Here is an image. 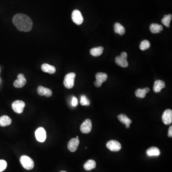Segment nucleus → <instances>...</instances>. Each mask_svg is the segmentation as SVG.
<instances>
[{
	"instance_id": "1",
	"label": "nucleus",
	"mask_w": 172,
	"mask_h": 172,
	"mask_svg": "<svg viewBox=\"0 0 172 172\" xmlns=\"http://www.w3.org/2000/svg\"><path fill=\"white\" fill-rule=\"evenodd\" d=\"M13 22L16 28L21 32H29L33 26L32 20L25 14H18L15 15Z\"/></svg>"
},
{
	"instance_id": "2",
	"label": "nucleus",
	"mask_w": 172,
	"mask_h": 172,
	"mask_svg": "<svg viewBox=\"0 0 172 172\" xmlns=\"http://www.w3.org/2000/svg\"><path fill=\"white\" fill-rule=\"evenodd\" d=\"M20 160L23 167L26 170H31L34 167V162L29 156L26 155L22 156Z\"/></svg>"
},
{
	"instance_id": "3",
	"label": "nucleus",
	"mask_w": 172,
	"mask_h": 172,
	"mask_svg": "<svg viewBox=\"0 0 172 172\" xmlns=\"http://www.w3.org/2000/svg\"><path fill=\"white\" fill-rule=\"evenodd\" d=\"M76 77V74L70 73L66 75L64 81V85L66 88L70 89L74 86V81Z\"/></svg>"
},
{
	"instance_id": "4",
	"label": "nucleus",
	"mask_w": 172,
	"mask_h": 172,
	"mask_svg": "<svg viewBox=\"0 0 172 172\" xmlns=\"http://www.w3.org/2000/svg\"><path fill=\"white\" fill-rule=\"evenodd\" d=\"M127 54L125 52H122L121 56H117L115 58V63L118 66L122 67V68H126L129 65L128 61H127Z\"/></svg>"
},
{
	"instance_id": "5",
	"label": "nucleus",
	"mask_w": 172,
	"mask_h": 172,
	"mask_svg": "<svg viewBox=\"0 0 172 172\" xmlns=\"http://www.w3.org/2000/svg\"><path fill=\"white\" fill-rule=\"evenodd\" d=\"M25 105V103L23 101L17 100L12 103V107L15 112L18 114H21L23 112Z\"/></svg>"
},
{
	"instance_id": "6",
	"label": "nucleus",
	"mask_w": 172,
	"mask_h": 172,
	"mask_svg": "<svg viewBox=\"0 0 172 172\" xmlns=\"http://www.w3.org/2000/svg\"><path fill=\"white\" fill-rule=\"evenodd\" d=\"M35 136L38 142L43 143L47 138V134L44 128L40 127L35 131Z\"/></svg>"
},
{
	"instance_id": "7",
	"label": "nucleus",
	"mask_w": 172,
	"mask_h": 172,
	"mask_svg": "<svg viewBox=\"0 0 172 172\" xmlns=\"http://www.w3.org/2000/svg\"><path fill=\"white\" fill-rule=\"evenodd\" d=\"M96 81L94 82V85L96 87L100 88L102 86V83L107 81L108 75L104 73H98L96 75Z\"/></svg>"
},
{
	"instance_id": "8",
	"label": "nucleus",
	"mask_w": 172,
	"mask_h": 172,
	"mask_svg": "<svg viewBox=\"0 0 172 172\" xmlns=\"http://www.w3.org/2000/svg\"><path fill=\"white\" fill-rule=\"evenodd\" d=\"M72 19L74 23L77 25H81L83 22V17L81 12L75 10L72 13Z\"/></svg>"
},
{
	"instance_id": "9",
	"label": "nucleus",
	"mask_w": 172,
	"mask_h": 172,
	"mask_svg": "<svg viewBox=\"0 0 172 172\" xmlns=\"http://www.w3.org/2000/svg\"><path fill=\"white\" fill-rule=\"evenodd\" d=\"M106 146L110 150L113 152H118L121 148L120 143L115 140L110 141L108 142Z\"/></svg>"
},
{
	"instance_id": "10",
	"label": "nucleus",
	"mask_w": 172,
	"mask_h": 172,
	"mask_svg": "<svg viewBox=\"0 0 172 172\" xmlns=\"http://www.w3.org/2000/svg\"><path fill=\"white\" fill-rule=\"evenodd\" d=\"M92 129V122L90 119H86L81 126V131L83 134H88Z\"/></svg>"
},
{
	"instance_id": "11",
	"label": "nucleus",
	"mask_w": 172,
	"mask_h": 172,
	"mask_svg": "<svg viewBox=\"0 0 172 172\" xmlns=\"http://www.w3.org/2000/svg\"><path fill=\"white\" fill-rule=\"evenodd\" d=\"M18 79L15 81L14 86L16 88H21L25 86L26 83V79L22 74H19L17 76Z\"/></svg>"
},
{
	"instance_id": "12",
	"label": "nucleus",
	"mask_w": 172,
	"mask_h": 172,
	"mask_svg": "<svg viewBox=\"0 0 172 172\" xmlns=\"http://www.w3.org/2000/svg\"><path fill=\"white\" fill-rule=\"evenodd\" d=\"M162 120L164 124L166 125L170 124L172 122V111L170 109L165 110L162 116Z\"/></svg>"
},
{
	"instance_id": "13",
	"label": "nucleus",
	"mask_w": 172,
	"mask_h": 172,
	"mask_svg": "<svg viewBox=\"0 0 172 172\" xmlns=\"http://www.w3.org/2000/svg\"><path fill=\"white\" fill-rule=\"evenodd\" d=\"M79 144V140L76 138L70 140L68 144V150L70 152H74L77 150Z\"/></svg>"
},
{
	"instance_id": "14",
	"label": "nucleus",
	"mask_w": 172,
	"mask_h": 172,
	"mask_svg": "<svg viewBox=\"0 0 172 172\" xmlns=\"http://www.w3.org/2000/svg\"><path fill=\"white\" fill-rule=\"evenodd\" d=\"M38 92L41 96H45L47 97H50L52 95V91L49 88H46L43 86H39L38 88Z\"/></svg>"
},
{
	"instance_id": "15",
	"label": "nucleus",
	"mask_w": 172,
	"mask_h": 172,
	"mask_svg": "<svg viewBox=\"0 0 172 172\" xmlns=\"http://www.w3.org/2000/svg\"><path fill=\"white\" fill-rule=\"evenodd\" d=\"M41 69L43 72L48 73L51 74H53L56 71V69L54 66H51L48 64H42L41 66Z\"/></svg>"
},
{
	"instance_id": "16",
	"label": "nucleus",
	"mask_w": 172,
	"mask_h": 172,
	"mask_svg": "<svg viewBox=\"0 0 172 172\" xmlns=\"http://www.w3.org/2000/svg\"><path fill=\"white\" fill-rule=\"evenodd\" d=\"M118 118L121 123L126 125V128H130V124L132 123V121L129 119L127 116L125 114H121L118 116Z\"/></svg>"
},
{
	"instance_id": "17",
	"label": "nucleus",
	"mask_w": 172,
	"mask_h": 172,
	"mask_svg": "<svg viewBox=\"0 0 172 172\" xmlns=\"http://www.w3.org/2000/svg\"><path fill=\"white\" fill-rule=\"evenodd\" d=\"M165 83L161 80H157L154 82V91L156 93L160 92L163 88H165Z\"/></svg>"
},
{
	"instance_id": "18",
	"label": "nucleus",
	"mask_w": 172,
	"mask_h": 172,
	"mask_svg": "<svg viewBox=\"0 0 172 172\" xmlns=\"http://www.w3.org/2000/svg\"><path fill=\"white\" fill-rule=\"evenodd\" d=\"M146 153H147V155L150 157L158 156L160 154V151L157 147H151L147 150Z\"/></svg>"
},
{
	"instance_id": "19",
	"label": "nucleus",
	"mask_w": 172,
	"mask_h": 172,
	"mask_svg": "<svg viewBox=\"0 0 172 172\" xmlns=\"http://www.w3.org/2000/svg\"><path fill=\"white\" fill-rule=\"evenodd\" d=\"M11 123V119L8 116L4 115L0 117V126L6 127L10 125Z\"/></svg>"
},
{
	"instance_id": "20",
	"label": "nucleus",
	"mask_w": 172,
	"mask_h": 172,
	"mask_svg": "<svg viewBox=\"0 0 172 172\" xmlns=\"http://www.w3.org/2000/svg\"><path fill=\"white\" fill-rule=\"evenodd\" d=\"M163 30V26L159 24H152L150 26V30L153 34L160 33Z\"/></svg>"
},
{
	"instance_id": "21",
	"label": "nucleus",
	"mask_w": 172,
	"mask_h": 172,
	"mask_svg": "<svg viewBox=\"0 0 172 172\" xmlns=\"http://www.w3.org/2000/svg\"><path fill=\"white\" fill-rule=\"evenodd\" d=\"M150 90L149 88H145L144 89H138L135 91V95L137 97L144 98L146 96V93H149Z\"/></svg>"
},
{
	"instance_id": "22",
	"label": "nucleus",
	"mask_w": 172,
	"mask_h": 172,
	"mask_svg": "<svg viewBox=\"0 0 172 172\" xmlns=\"http://www.w3.org/2000/svg\"><path fill=\"white\" fill-rule=\"evenodd\" d=\"M104 48L102 47L93 48L90 50V53L94 57H99L103 53Z\"/></svg>"
},
{
	"instance_id": "23",
	"label": "nucleus",
	"mask_w": 172,
	"mask_h": 172,
	"mask_svg": "<svg viewBox=\"0 0 172 172\" xmlns=\"http://www.w3.org/2000/svg\"><path fill=\"white\" fill-rule=\"evenodd\" d=\"M96 167V163L93 160H89L84 164V169L87 171H90L92 169H95Z\"/></svg>"
},
{
	"instance_id": "24",
	"label": "nucleus",
	"mask_w": 172,
	"mask_h": 172,
	"mask_svg": "<svg viewBox=\"0 0 172 172\" xmlns=\"http://www.w3.org/2000/svg\"><path fill=\"white\" fill-rule=\"evenodd\" d=\"M114 31L116 33L119 34L120 35H122L125 33L124 27L120 23H116L114 25Z\"/></svg>"
},
{
	"instance_id": "25",
	"label": "nucleus",
	"mask_w": 172,
	"mask_h": 172,
	"mask_svg": "<svg viewBox=\"0 0 172 172\" xmlns=\"http://www.w3.org/2000/svg\"><path fill=\"white\" fill-rule=\"evenodd\" d=\"M172 15L171 14L168 15H165L164 18L162 19V23L164 25L167 26V27H169L170 26V22L172 20Z\"/></svg>"
},
{
	"instance_id": "26",
	"label": "nucleus",
	"mask_w": 172,
	"mask_h": 172,
	"mask_svg": "<svg viewBox=\"0 0 172 172\" xmlns=\"http://www.w3.org/2000/svg\"><path fill=\"white\" fill-rule=\"evenodd\" d=\"M150 44L149 41L145 40L142 41L140 45V48L141 50L144 51V50L148 49L150 47Z\"/></svg>"
},
{
	"instance_id": "27",
	"label": "nucleus",
	"mask_w": 172,
	"mask_h": 172,
	"mask_svg": "<svg viewBox=\"0 0 172 172\" xmlns=\"http://www.w3.org/2000/svg\"><path fill=\"white\" fill-rule=\"evenodd\" d=\"M81 104L82 106H88L90 104V101L84 95L81 97Z\"/></svg>"
},
{
	"instance_id": "28",
	"label": "nucleus",
	"mask_w": 172,
	"mask_h": 172,
	"mask_svg": "<svg viewBox=\"0 0 172 172\" xmlns=\"http://www.w3.org/2000/svg\"><path fill=\"white\" fill-rule=\"evenodd\" d=\"M7 162L4 160H0V172H2L5 170L7 167Z\"/></svg>"
},
{
	"instance_id": "29",
	"label": "nucleus",
	"mask_w": 172,
	"mask_h": 172,
	"mask_svg": "<svg viewBox=\"0 0 172 172\" xmlns=\"http://www.w3.org/2000/svg\"><path fill=\"white\" fill-rule=\"evenodd\" d=\"M71 104L74 107L77 106L78 104V99H77V98L75 97H73Z\"/></svg>"
},
{
	"instance_id": "30",
	"label": "nucleus",
	"mask_w": 172,
	"mask_h": 172,
	"mask_svg": "<svg viewBox=\"0 0 172 172\" xmlns=\"http://www.w3.org/2000/svg\"><path fill=\"white\" fill-rule=\"evenodd\" d=\"M168 136L169 137H172V126H170V127L169 128Z\"/></svg>"
},
{
	"instance_id": "31",
	"label": "nucleus",
	"mask_w": 172,
	"mask_h": 172,
	"mask_svg": "<svg viewBox=\"0 0 172 172\" xmlns=\"http://www.w3.org/2000/svg\"><path fill=\"white\" fill-rule=\"evenodd\" d=\"M76 139H78V136H77V137H76Z\"/></svg>"
},
{
	"instance_id": "32",
	"label": "nucleus",
	"mask_w": 172,
	"mask_h": 172,
	"mask_svg": "<svg viewBox=\"0 0 172 172\" xmlns=\"http://www.w3.org/2000/svg\"><path fill=\"white\" fill-rule=\"evenodd\" d=\"M66 172V171H61V172Z\"/></svg>"
}]
</instances>
